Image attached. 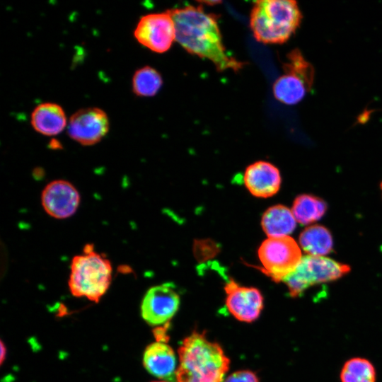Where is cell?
Instances as JSON below:
<instances>
[{"label":"cell","instance_id":"cell-6","mask_svg":"<svg viewBox=\"0 0 382 382\" xmlns=\"http://www.w3.org/2000/svg\"><path fill=\"white\" fill-rule=\"evenodd\" d=\"M262 271L275 282H283L302 257L300 247L290 236L268 238L258 249Z\"/></svg>","mask_w":382,"mask_h":382},{"label":"cell","instance_id":"cell-21","mask_svg":"<svg viewBox=\"0 0 382 382\" xmlns=\"http://www.w3.org/2000/svg\"><path fill=\"white\" fill-rule=\"evenodd\" d=\"M284 72L292 73L301 77L311 89L314 80V69L306 60L299 50L291 51L287 55V61L283 64Z\"/></svg>","mask_w":382,"mask_h":382},{"label":"cell","instance_id":"cell-11","mask_svg":"<svg viewBox=\"0 0 382 382\" xmlns=\"http://www.w3.org/2000/svg\"><path fill=\"white\" fill-rule=\"evenodd\" d=\"M41 203L50 216L58 219H66L76 212L80 195L69 181L57 180L45 187L41 194Z\"/></svg>","mask_w":382,"mask_h":382},{"label":"cell","instance_id":"cell-12","mask_svg":"<svg viewBox=\"0 0 382 382\" xmlns=\"http://www.w3.org/2000/svg\"><path fill=\"white\" fill-rule=\"evenodd\" d=\"M142 361L145 369L154 376L161 381L176 382L177 357L165 341L157 340L147 345Z\"/></svg>","mask_w":382,"mask_h":382},{"label":"cell","instance_id":"cell-2","mask_svg":"<svg viewBox=\"0 0 382 382\" xmlns=\"http://www.w3.org/2000/svg\"><path fill=\"white\" fill-rule=\"evenodd\" d=\"M178 357L176 382H222L229 369L222 347L195 330L183 340Z\"/></svg>","mask_w":382,"mask_h":382},{"label":"cell","instance_id":"cell-7","mask_svg":"<svg viewBox=\"0 0 382 382\" xmlns=\"http://www.w3.org/2000/svg\"><path fill=\"white\" fill-rule=\"evenodd\" d=\"M134 35L137 40L150 50L163 53L175 40V28L168 11L150 13L139 21Z\"/></svg>","mask_w":382,"mask_h":382},{"label":"cell","instance_id":"cell-20","mask_svg":"<svg viewBox=\"0 0 382 382\" xmlns=\"http://www.w3.org/2000/svg\"><path fill=\"white\" fill-rule=\"evenodd\" d=\"M162 84L163 80L159 72L149 66L137 69L132 77V90L138 96H154Z\"/></svg>","mask_w":382,"mask_h":382},{"label":"cell","instance_id":"cell-24","mask_svg":"<svg viewBox=\"0 0 382 382\" xmlns=\"http://www.w3.org/2000/svg\"><path fill=\"white\" fill-rule=\"evenodd\" d=\"M6 349L4 344L1 341L0 362L2 364L6 359Z\"/></svg>","mask_w":382,"mask_h":382},{"label":"cell","instance_id":"cell-9","mask_svg":"<svg viewBox=\"0 0 382 382\" xmlns=\"http://www.w3.org/2000/svg\"><path fill=\"white\" fill-rule=\"evenodd\" d=\"M107 114L98 108H82L69 118L67 126L69 136L83 146L99 142L108 132Z\"/></svg>","mask_w":382,"mask_h":382},{"label":"cell","instance_id":"cell-17","mask_svg":"<svg viewBox=\"0 0 382 382\" xmlns=\"http://www.w3.org/2000/svg\"><path fill=\"white\" fill-rule=\"evenodd\" d=\"M301 248L310 255L324 256L332 250L333 241L330 232L320 225L306 227L299 236Z\"/></svg>","mask_w":382,"mask_h":382},{"label":"cell","instance_id":"cell-23","mask_svg":"<svg viewBox=\"0 0 382 382\" xmlns=\"http://www.w3.org/2000/svg\"><path fill=\"white\" fill-rule=\"evenodd\" d=\"M224 382H260L257 375L250 370H240L227 376Z\"/></svg>","mask_w":382,"mask_h":382},{"label":"cell","instance_id":"cell-8","mask_svg":"<svg viewBox=\"0 0 382 382\" xmlns=\"http://www.w3.org/2000/svg\"><path fill=\"white\" fill-rule=\"evenodd\" d=\"M180 303V296L170 283L154 286L143 297L141 317L151 326L163 325L177 313Z\"/></svg>","mask_w":382,"mask_h":382},{"label":"cell","instance_id":"cell-15","mask_svg":"<svg viewBox=\"0 0 382 382\" xmlns=\"http://www.w3.org/2000/svg\"><path fill=\"white\" fill-rule=\"evenodd\" d=\"M263 231L268 238L288 236L296 228V220L288 207L277 204L268 208L261 219Z\"/></svg>","mask_w":382,"mask_h":382},{"label":"cell","instance_id":"cell-1","mask_svg":"<svg viewBox=\"0 0 382 382\" xmlns=\"http://www.w3.org/2000/svg\"><path fill=\"white\" fill-rule=\"evenodd\" d=\"M175 28V40L189 53L210 60L219 71L236 72L244 63L229 55L223 44L216 17L202 5L168 10Z\"/></svg>","mask_w":382,"mask_h":382},{"label":"cell","instance_id":"cell-13","mask_svg":"<svg viewBox=\"0 0 382 382\" xmlns=\"http://www.w3.org/2000/svg\"><path fill=\"white\" fill-rule=\"evenodd\" d=\"M243 181L253 195L267 198L279 191L281 176L278 168L273 164L259 161L247 167Z\"/></svg>","mask_w":382,"mask_h":382},{"label":"cell","instance_id":"cell-3","mask_svg":"<svg viewBox=\"0 0 382 382\" xmlns=\"http://www.w3.org/2000/svg\"><path fill=\"white\" fill-rule=\"evenodd\" d=\"M302 15L292 0H260L254 3L250 27L255 38L265 44H282L299 28Z\"/></svg>","mask_w":382,"mask_h":382},{"label":"cell","instance_id":"cell-18","mask_svg":"<svg viewBox=\"0 0 382 382\" xmlns=\"http://www.w3.org/2000/svg\"><path fill=\"white\" fill-rule=\"evenodd\" d=\"M327 208L326 202L321 198L303 194L295 198L291 212L297 222L306 225L320 219Z\"/></svg>","mask_w":382,"mask_h":382},{"label":"cell","instance_id":"cell-14","mask_svg":"<svg viewBox=\"0 0 382 382\" xmlns=\"http://www.w3.org/2000/svg\"><path fill=\"white\" fill-rule=\"evenodd\" d=\"M30 122L34 129L40 134L54 136L65 128L66 117L58 104L42 103L33 111Z\"/></svg>","mask_w":382,"mask_h":382},{"label":"cell","instance_id":"cell-4","mask_svg":"<svg viewBox=\"0 0 382 382\" xmlns=\"http://www.w3.org/2000/svg\"><path fill=\"white\" fill-rule=\"evenodd\" d=\"M112 277L110 261L87 244L82 254L72 258L68 285L73 296L98 303L109 289Z\"/></svg>","mask_w":382,"mask_h":382},{"label":"cell","instance_id":"cell-25","mask_svg":"<svg viewBox=\"0 0 382 382\" xmlns=\"http://www.w3.org/2000/svg\"><path fill=\"white\" fill-rule=\"evenodd\" d=\"M152 382H168V381H152Z\"/></svg>","mask_w":382,"mask_h":382},{"label":"cell","instance_id":"cell-16","mask_svg":"<svg viewBox=\"0 0 382 382\" xmlns=\"http://www.w3.org/2000/svg\"><path fill=\"white\" fill-rule=\"evenodd\" d=\"M275 98L286 104L295 105L301 102L311 88L299 76L285 72L279 77L273 85Z\"/></svg>","mask_w":382,"mask_h":382},{"label":"cell","instance_id":"cell-22","mask_svg":"<svg viewBox=\"0 0 382 382\" xmlns=\"http://www.w3.org/2000/svg\"><path fill=\"white\" fill-rule=\"evenodd\" d=\"M220 250L217 243L211 239L196 240L193 245V253L200 262L207 260L216 255Z\"/></svg>","mask_w":382,"mask_h":382},{"label":"cell","instance_id":"cell-5","mask_svg":"<svg viewBox=\"0 0 382 382\" xmlns=\"http://www.w3.org/2000/svg\"><path fill=\"white\" fill-rule=\"evenodd\" d=\"M350 271L347 265L324 256H302L295 270L284 282L291 297H298L314 285L335 281Z\"/></svg>","mask_w":382,"mask_h":382},{"label":"cell","instance_id":"cell-19","mask_svg":"<svg viewBox=\"0 0 382 382\" xmlns=\"http://www.w3.org/2000/svg\"><path fill=\"white\" fill-rule=\"evenodd\" d=\"M340 376L341 382H376V371L369 360L353 357L345 361Z\"/></svg>","mask_w":382,"mask_h":382},{"label":"cell","instance_id":"cell-26","mask_svg":"<svg viewBox=\"0 0 382 382\" xmlns=\"http://www.w3.org/2000/svg\"><path fill=\"white\" fill-rule=\"evenodd\" d=\"M381 190H382V183H381Z\"/></svg>","mask_w":382,"mask_h":382},{"label":"cell","instance_id":"cell-10","mask_svg":"<svg viewBox=\"0 0 382 382\" xmlns=\"http://www.w3.org/2000/svg\"><path fill=\"white\" fill-rule=\"evenodd\" d=\"M224 291L226 308L236 319L252 323L259 318L264 306V299L259 289L241 286L230 279L225 284Z\"/></svg>","mask_w":382,"mask_h":382}]
</instances>
